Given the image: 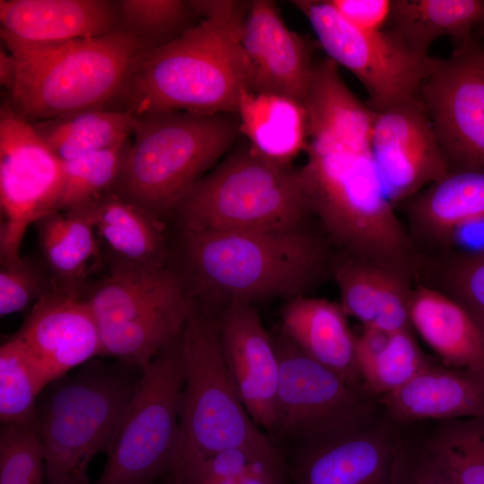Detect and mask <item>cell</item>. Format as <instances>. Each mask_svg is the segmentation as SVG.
I'll list each match as a JSON object with an SVG mask.
<instances>
[{
    "mask_svg": "<svg viewBox=\"0 0 484 484\" xmlns=\"http://www.w3.org/2000/svg\"><path fill=\"white\" fill-rule=\"evenodd\" d=\"M480 45L428 59L419 99L452 169L484 170V57Z\"/></svg>",
    "mask_w": 484,
    "mask_h": 484,
    "instance_id": "cell-14",
    "label": "cell"
},
{
    "mask_svg": "<svg viewBox=\"0 0 484 484\" xmlns=\"http://www.w3.org/2000/svg\"><path fill=\"white\" fill-rule=\"evenodd\" d=\"M183 241L184 281L200 298L199 303L212 308L305 295L329 266L324 242L302 229L283 232L183 229Z\"/></svg>",
    "mask_w": 484,
    "mask_h": 484,
    "instance_id": "cell-3",
    "label": "cell"
},
{
    "mask_svg": "<svg viewBox=\"0 0 484 484\" xmlns=\"http://www.w3.org/2000/svg\"><path fill=\"white\" fill-rule=\"evenodd\" d=\"M184 383L180 397L179 452L173 471L190 473L212 454L233 447L286 464L282 452L253 420L228 372L218 313L192 299L180 334Z\"/></svg>",
    "mask_w": 484,
    "mask_h": 484,
    "instance_id": "cell-5",
    "label": "cell"
},
{
    "mask_svg": "<svg viewBox=\"0 0 484 484\" xmlns=\"http://www.w3.org/2000/svg\"><path fill=\"white\" fill-rule=\"evenodd\" d=\"M426 434L457 484H484V417L435 422Z\"/></svg>",
    "mask_w": 484,
    "mask_h": 484,
    "instance_id": "cell-34",
    "label": "cell"
},
{
    "mask_svg": "<svg viewBox=\"0 0 484 484\" xmlns=\"http://www.w3.org/2000/svg\"><path fill=\"white\" fill-rule=\"evenodd\" d=\"M347 316L340 303L301 295L284 306L280 330L307 356L366 388L357 362L356 334Z\"/></svg>",
    "mask_w": 484,
    "mask_h": 484,
    "instance_id": "cell-24",
    "label": "cell"
},
{
    "mask_svg": "<svg viewBox=\"0 0 484 484\" xmlns=\"http://www.w3.org/2000/svg\"><path fill=\"white\" fill-rule=\"evenodd\" d=\"M47 385L13 335L1 345V424L34 429L39 400Z\"/></svg>",
    "mask_w": 484,
    "mask_h": 484,
    "instance_id": "cell-32",
    "label": "cell"
},
{
    "mask_svg": "<svg viewBox=\"0 0 484 484\" xmlns=\"http://www.w3.org/2000/svg\"><path fill=\"white\" fill-rule=\"evenodd\" d=\"M390 484H457L431 448L426 432L407 425L393 462Z\"/></svg>",
    "mask_w": 484,
    "mask_h": 484,
    "instance_id": "cell-38",
    "label": "cell"
},
{
    "mask_svg": "<svg viewBox=\"0 0 484 484\" xmlns=\"http://www.w3.org/2000/svg\"><path fill=\"white\" fill-rule=\"evenodd\" d=\"M135 115L125 109H92L31 123L63 161L108 149L131 138Z\"/></svg>",
    "mask_w": 484,
    "mask_h": 484,
    "instance_id": "cell-31",
    "label": "cell"
},
{
    "mask_svg": "<svg viewBox=\"0 0 484 484\" xmlns=\"http://www.w3.org/2000/svg\"><path fill=\"white\" fill-rule=\"evenodd\" d=\"M241 47L247 91L278 94L303 104L315 65L313 48L288 28L272 1L249 3Z\"/></svg>",
    "mask_w": 484,
    "mask_h": 484,
    "instance_id": "cell-19",
    "label": "cell"
},
{
    "mask_svg": "<svg viewBox=\"0 0 484 484\" xmlns=\"http://www.w3.org/2000/svg\"><path fill=\"white\" fill-rule=\"evenodd\" d=\"M483 57H484V50H483Z\"/></svg>",
    "mask_w": 484,
    "mask_h": 484,
    "instance_id": "cell-46",
    "label": "cell"
},
{
    "mask_svg": "<svg viewBox=\"0 0 484 484\" xmlns=\"http://www.w3.org/2000/svg\"><path fill=\"white\" fill-rule=\"evenodd\" d=\"M356 357L365 387L378 398L432 363L409 330L387 332L362 326L356 334Z\"/></svg>",
    "mask_w": 484,
    "mask_h": 484,
    "instance_id": "cell-30",
    "label": "cell"
},
{
    "mask_svg": "<svg viewBox=\"0 0 484 484\" xmlns=\"http://www.w3.org/2000/svg\"><path fill=\"white\" fill-rule=\"evenodd\" d=\"M131 139L114 147L64 161V178L54 212L80 206L115 190Z\"/></svg>",
    "mask_w": 484,
    "mask_h": 484,
    "instance_id": "cell-33",
    "label": "cell"
},
{
    "mask_svg": "<svg viewBox=\"0 0 484 484\" xmlns=\"http://www.w3.org/2000/svg\"><path fill=\"white\" fill-rule=\"evenodd\" d=\"M183 383L179 336L143 368L93 484H153L173 471Z\"/></svg>",
    "mask_w": 484,
    "mask_h": 484,
    "instance_id": "cell-10",
    "label": "cell"
},
{
    "mask_svg": "<svg viewBox=\"0 0 484 484\" xmlns=\"http://www.w3.org/2000/svg\"><path fill=\"white\" fill-rule=\"evenodd\" d=\"M80 206L87 211L111 267L163 266L165 240L157 217L114 191Z\"/></svg>",
    "mask_w": 484,
    "mask_h": 484,
    "instance_id": "cell-25",
    "label": "cell"
},
{
    "mask_svg": "<svg viewBox=\"0 0 484 484\" xmlns=\"http://www.w3.org/2000/svg\"><path fill=\"white\" fill-rule=\"evenodd\" d=\"M0 484H45L43 454L33 428L1 424Z\"/></svg>",
    "mask_w": 484,
    "mask_h": 484,
    "instance_id": "cell-37",
    "label": "cell"
},
{
    "mask_svg": "<svg viewBox=\"0 0 484 484\" xmlns=\"http://www.w3.org/2000/svg\"><path fill=\"white\" fill-rule=\"evenodd\" d=\"M403 203L417 250H444L460 229L484 222V170L452 169Z\"/></svg>",
    "mask_w": 484,
    "mask_h": 484,
    "instance_id": "cell-22",
    "label": "cell"
},
{
    "mask_svg": "<svg viewBox=\"0 0 484 484\" xmlns=\"http://www.w3.org/2000/svg\"><path fill=\"white\" fill-rule=\"evenodd\" d=\"M17 73L16 61L13 56L5 48L0 49V82L8 93L12 91Z\"/></svg>",
    "mask_w": 484,
    "mask_h": 484,
    "instance_id": "cell-42",
    "label": "cell"
},
{
    "mask_svg": "<svg viewBox=\"0 0 484 484\" xmlns=\"http://www.w3.org/2000/svg\"><path fill=\"white\" fill-rule=\"evenodd\" d=\"M247 11L202 19L177 38L141 52L121 109L135 116L237 115L241 93L247 90L241 47Z\"/></svg>",
    "mask_w": 484,
    "mask_h": 484,
    "instance_id": "cell-2",
    "label": "cell"
},
{
    "mask_svg": "<svg viewBox=\"0 0 484 484\" xmlns=\"http://www.w3.org/2000/svg\"><path fill=\"white\" fill-rule=\"evenodd\" d=\"M373 112L372 151L393 205L404 203L450 171L419 97Z\"/></svg>",
    "mask_w": 484,
    "mask_h": 484,
    "instance_id": "cell-16",
    "label": "cell"
},
{
    "mask_svg": "<svg viewBox=\"0 0 484 484\" xmlns=\"http://www.w3.org/2000/svg\"><path fill=\"white\" fill-rule=\"evenodd\" d=\"M478 324L480 325V327L484 330V319L481 320L480 322L478 323Z\"/></svg>",
    "mask_w": 484,
    "mask_h": 484,
    "instance_id": "cell-45",
    "label": "cell"
},
{
    "mask_svg": "<svg viewBox=\"0 0 484 484\" xmlns=\"http://www.w3.org/2000/svg\"><path fill=\"white\" fill-rule=\"evenodd\" d=\"M410 320L447 367L478 376L484 358V333L470 313L445 293L418 285L410 299Z\"/></svg>",
    "mask_w": 484,
    "mask_h": 484,
    "instance_id": "cell-26",
    "label": "cell"
},
{
    "mask_svg": "<svg viewBox=\"0 0 484 484\" xmlns=\"http://www.w3.org/2000/svg\"><path fill=\"white\" fill-rule=\"evenodd\" d=\"M435 288L462 306L474 320L484 319V247L445 255L431 263ZM434 288V287H433Z\"/></svg>",
    "mask_w": 484,
    "mask_h": 484,
    "instance_id": "cell-36",
    "label": "cell"
},
{
    "mask_svg": "<svg viewBox=\"0 0 484 484\" xmlns=\"http://www.w3.org/2000/svg\"><path fill=\"white\" fill-rule=\"evenodd\" d=\"M272 338L280 376L269 437L281 451L289 454L341 429L379 400L307 356L281 330Z\"/></svg>",
    "mask_w": 484,
    "mask_h": 484,
    "instance_id": "cell-11",
    "label": "cell"
},
{
    "mask_svg": "<svg viewBox=\"0 0 484 484\" xmlns=\"http://www.w3.org/2000/svg\"><path fill=\"white\" fill-rule=\"evenodd\" d=\"M388 414L403 425L484 417V384L471 372L432 362L381 397Z\"/></svg>",
    "mask_w": 484,
    "mask_h": 484,
    "instance_id": "cell-20",
    "label": "cell"
},
{
    "mask_svg": "<svg viewBox=\"0 0 484 484\" xmlns=\"http://www.w3.org/2000/svg\"><path fill=\"white\" fill-rule=\"evenodd\" d=\"M389 30L421 57L432 43L449 37L455 48L480 44L484 34V0H394Z\"/></svg>",
    "mask_w": 484,
    "mask_h": 484,
    "instance_id": "cell-27",
    "label": "cell"
},
{
    "mask_svg": "<svg viewBox=\"0 0 484 484\" xmlns=\"http://www.w3.org/2000/svg\"><path fill=\"white\" fill-rule=\"evenodd\" d=\"M40 248L58 288L76 290L89 264L101 255L93 223L83 206L45 215L35 222Z\"/></svg>",
    "mask_w": 484,
    "mask_h": 484,
    "instance_id": "cell-29",
    "label": "cell"
},
{
    "mask_svg": "<svg viewBox=\"0 0 484 484\" xmlns=\"http://www.w3.org/2000/svg\"><path fill=\"white\" fill-rule=\"evenodd\" d=\"M225 364L253 420L270 436L276 419L280 363L271 335L252 304L237 303L218 313Z\"/></svg>",
    "mask_w": 484,
    "mask_h": 484,
    "instance_id": "cell-18",
    "label": "cell"
},
{
    "mask_svg": "<svg viewBox=\"0 0 484 484\" xmlns=\"http://www.w3.org/2000/svg\"><path fill=\"white\" fill-rule=\"evenodd\" d=\"M333 270L340 304L347 315L365 327L411 331L409 307L412 274L348 256L334 264Z\"/></svg>",
    "mask_w": 484,
    "mask_h": 484,
    "instance_id": "cell-23",
    "label": "cell"
},
{
    "mask_svg": "<svg viewBox=\"0 0 484 484\" xmlns=\"http://www.w3.org/2000/svg\"><path fill=\"white\" fill-rule=\"evenodd\" d=\"M163 484H199V482L191 475L171 471L164 477Z\"/></svg>",
    "mask_w": 484,
    "mask_h": 484,
    "instance_id": "cell-43",
    "label": "cell"
},
{
    "mask_svg": "<svg viewBox=\"0 0 484 484\" xmlns=\"http://www.w3.org/2000/svg\"><path fill=\"white\" fill-rule=\"evenodd\" d=\"M85 299L99 326L100 357L142 369L180 336L192 306L183 278L164 266L111 267Z\"/></svg>",
    "mask_w": 484,
    "mask_h": 484,
    "instance_id": "cell-9",
    "label": "cell"
},
{
    "mask_svg": "<svg viewBox=\"0 0 484 484\" xmlns=\"http://www.w3.org/2000/svg\"><path fill=\"white\" fill-rule=\"evenodd\" d=\"M257 460L262 459L243 448H228L212 454L196 471L188 474L194 475L200 484L235 480L244 474L250 464Z\"/></svg>",
    "mask_w": 484,
    "mask_h": 484,
    "instance_id": "cell-40",
    "label": "cell"
},
{
    "mask_svg": "<svg viewBox=\"0 0 484 484\" xmlns=\"http://www.w3.org/2000/svg\"><path fill=\"white\" fill-rule=\"evenodd\" d=\"M373 116L364 106L308 124L299 171L309 211L345 256L416 277L421 255L381 180L371 146Z\"/></svg>",
    "mask_w": 484,
    "mask_h": 484,
    "instance_id": "cell-1",
    "label": "cell"
},
{
    "mask_svg": "<svg viewBox=\"0 0 484 484\" xmlns=\"http://www.w3.org/2000/svg\"><path fill=\"white\" fill-rule=\"evenodd\" d=\"M16 61L8 101L22 118L36 123L121 105L134 65L143 52L119 30L101 37L61 42H28L0 30Z\"/></svg>",
    "mask_w": 484,
    "mask_h": 484,
    "instance_id": "cell-4",
    "label": "cell"
},
{
    "mask_svg": "<svg viewBox=\"0 0 484 484\" xmlns=\"http://www.w3.org/2000/svg\"><path fill=\"white\" fill-rule=\"evenodd\" d=\"M63 178L64 161L5 99L0 108L1 264L21 258L27 229L54 212Z\"/></svg>",
    "mask_w": 484,
    "mask_h": 484,
    "instance_id": "cell-13",
    "label": "cell"
},
{
    "mask_svg": "<svg viewBox=\"0 0 484 484\" xmlns=\"http://www.w3.org/2000/svg\"><path fill=\"white\" fill-rule=\"evenodd\" d=\"M183 229L283 232L310 213L299 169L250 145L203 177L177 207Z\"/></svg>",
    "mask_w": 484,
    "mask_h": 484,
    "instance_id": "cell-8",
    "label": "cell"
},
{
    "mask_svg": "<svg viewBox=\"0 0 484 484\" xmlns=\"http://www.w3.org/2000/svg\"><path fill=\"white\" fill-rule=\"evenodd\" d=\"M407 425L379 402L353 421L289 454L290 484H390Z\"/></svg>",
    "mask_w": 484,
    "mask_h": 484,
    "instance_id": "cell-15",
    "label": "cell"
},
{
    "mask_svg": "<svg viewBox=\"0 0 484 484\" xmlns=\"http://www.w3.org/2000/svg\"><path fill=\"white\" fill-rule=\"evenodd\" d=\"M142 371L92 359L45 387L34 426L45 484H90L89 465L108 452Z\"/></svg>",
    "mask_w": 484,
    "mask_h": 484,
    "instance_id": "cell-6",
    "label": "cell"
},
{
    "mask_svg": "<svg viewBox=\"0 0 484 484\" xmlns=\"http://www.w3.org/2000/svg\"><path fill=\"white\" fill-rule=\"evenodd\" d=\"M0 30L28 42H61L120 30L117 1L0 0Z\"/></svg>",
    "mask_w": 484,
    "mask_h": 484,
    "instance_id": "cell-21",
    "label": "cell"
},
{
    "mask_svg": "<svg viewBox=\"0 0 484 484\" xmlns=\"http://www.w3.org/2000/svg\"><path fill=\"white\" fill-rule=\"evenodd\" d=\"M135 117L114 192L158 219L177 209L240 134L235 114L170 111Z\"/></svg>",
    "mask_w": 484,
    "mask_h": 484,
    "instance_id": "cell-7",
    "label": "cell"
},
{
    "mask_svg": "<svg viewBox=\"0 0 484 484\" xmlns=\"http://www.w3.org/2000/svg\"><path fill=\"white\" fill-rule=\"evenodd\" d=\"M120 30L129 34L143 51L163 45L193 27L188 1H117Z\"/></svg>",
    "mask_w": 484,
    "mask_h": 484,
    "instance_id": "cell-35",
    "label": "cell"
},
{
    "mask_svg": "<svg viewBox=\"0 0 484 484\" xmlns=\"http://www.w3.org/2000/svg\"><path fill=\"white\" fill-rule=\"evenodd\" d=\"M482 330V329H481ZM483 331V333H484V330ZM478 377L480 379V381L484 384V358H483V362H482V365H481V368H480V371L478 375Z\"/></svg>",
    "mask_w": 484,
    "mask_h": 484,
    "instance_id": "cell-44",
    "label": "cell"
},
{
    "mask_svg": "<svg viewBox=\"0 0 484 484\" xmlns=\"http://www.w3.org/2000/svg\"><path fill=\"white\" fill-rule=\"evenodd\" d=\"M13 336L47 385L100 357L97 321L73 290L43 295Z\"/></svg>",
    "mask_w": 484,
    "mask_h": 484,
    "instance_id": "cell-17",
    "label": "cell"
},
{
    "mask_svg": "<svg viewBox=\"0 0 484 484\" xmlns=\"http://www.w3.org/2000/svg\"><path fill=\"white\" fill-rule=\"evenodd\" d=\"M49 290L39 270L30 261L20 258L1 264L0 315L6 316L24 310Z\"/></svg>",
    "mask_w": 484,
    "mask_h": 484,
    "instance_id": "cell-39",
    "label": "cell"
},
{
    "mask_svg": "<svg viewBox=\"0 0 484 484\" xmlns=\"http://www.w3.org/2000/svg\"><path fill=\"white\" fill-rule=\"evenodd\" d=\"M350 23L367 30H382L388 24L393 1L389 0H329Z\"/></svg>",
    "mask_w": 484,
    "mask_h": 484,
    "instance_id": "cell-41",
    "label": "cell"
},
{
    "mask_svg": "<svg viewBox=\"0 0 484 484\" xmlns=\"http://www.w3.org/2000/svg\"><path fill=\"white\" fill-rule=\"evenodd\" d=\"M237 116L240 134L260 155L291 164L295 157L305 151L308 120L301 102L278 94L245 90Z\"/></svg>",
    "mask_w": 484,
    "mask_h": 484,
    "instance_id": "cell-28",
    "label": "cell"
},
{
    "mask_svg": "<svg viewBox=\"0 0 484 484\" xmlns=\"http://www.w3.org/2000/svg\"><path fill=\"white\" fill-rule=\"evenodd\" d=\"M291 3L307 17L329 59L350 70L362 83L371 109L419 97L429 56H419L390 30L356 27L329 0Z\"/></svg>",
    "mask_w": 484,
    "mask_h": 484,
    "instance_id": "cell-12",
    "label": "cell"
}]
</instances>
